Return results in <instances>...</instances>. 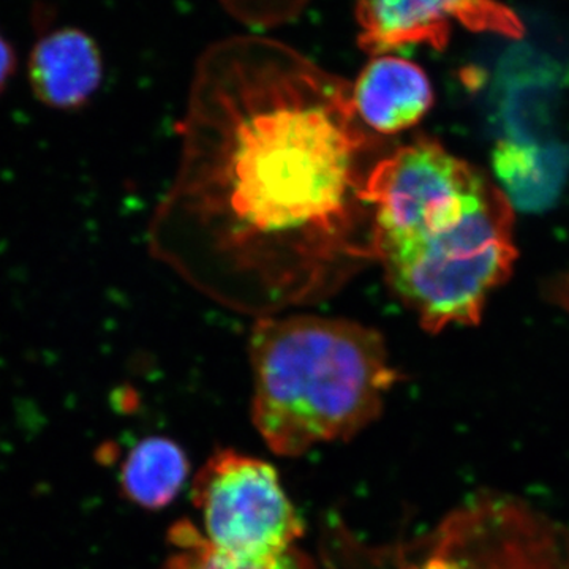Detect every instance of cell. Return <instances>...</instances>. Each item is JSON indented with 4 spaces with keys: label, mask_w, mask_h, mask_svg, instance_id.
Listing matches in <instances>:
<instances>
[{
    "label": "cell",
    "mask_w": 569,
    "mask_h": 569,
    "mask_svg": "<svg viewBox=\"0 0 569 569\" xmlns=\"http://www.w3.org/2000/svg\"><path fill=\"white\" fill-rule=\"evenodd\" d=\"M560 298H561V302H563V305H567L568 309H569V280H567V282L561 284Z\"/></svg>",
    "instance_id": "obj_16"
},
{
    "label": "cell",
    "mask_w": 569,
    "mask_h": 569,
    "mask_svg": "<svg viewBox=\"0 0 569 569\" xmlns=\"http://www.w3.org/2000/svg\"><path fill=\"white\" fill-rule=\"evenodd\" d=\"M489 183L429 138L385 153L367 182L373 247L415 241L459 219Z\"/></svg>",
    "instance_id": "obj_6"
},
{
    "label": "cell",
    "mask_w": 569,
    "mask_h": 569,
    "mask_svg": "<svg viewBox=\"0 0 569 569\" xmlns=\"http://www.w3.org/2000/svg\"><path fill=\"white\" fill-rule=\"evenodd\" d=\"M249 355L253 426L283 458L358 436L400 380L380 332L346 318H258Z\"/></svg>",
    "instance_id": "obj_2"
},
{
    "label": "cell",
    "mask_w": 569,
    "mask_h": 569,
    "mask_svg": "<svg viewBox=\"0 0 569 569\" xmlns=\"http://www.w3.org/2000/svg\"><path fill=\"white\" fill-rule=\"evenodd\" d=\"M189 460L179 445L163 437L140 441L121 470L123 493L138 507H168L189 477Z\"/></svg>",
    "instance_id": "obj_12"
},
{
    "label": "cell",
    "mask_w": 569,
    "mask_h": 569,
    "mask_svg": "<svg viewBox=\"0 0 569 569\" xmlns=\"http://www.w3.org/2000/svg\"><path fill=\"white\" fill-rule=\"evenodd\" d=\"M355 110L370 132L389 137L417 126L433 102L432 84L417 63L373 56L353 82Z\"/></svg>",
    "instance_id": "obj_8"
},
{
    "label": "cell",
    "mask_w": 569,
    "mask_h": 569,
    "mask_svg": "<svg viewBox=\"0 0 569 569\" xmlns=\"http://www.w3.org/2000/svg\"><path fill=\"white\" fill-rule=\"evenodd\" d=\"M498 77L507 140L542 142L538 134L549 121L563 78L559 66L548 56L519 47L508 56Z\"/></svg>",
    "instance_id": "obj_10"
},
{
    "label": "cell",
    "mask_w": 569,
    "mask_h": 569,
    "mask_svg": "<svg viewBox=\"0 0 569 569\" xmlns=\"http://www.w3.org/2000/svg\"><path fill=\"white\" fill-rule=\"evenodd\" d=\"M178 133L148 241L209 301L282 316L377 263L367 182L388 152L346 78L280 41L222 40L194 67Z\"/></svg>",
    "instance_id": "obj_1"
},
{
    "label": "cell",
    "mask_w": 569,
    "mask_h": 569,
    "mask_svg": "<svg viewBox=\"0 0 569 569\" xmlns=\"http://www.w3.org/2000/svg\"><path fill=\"white\" fill-rule=\"evenodd\" d=\"M307 0H222L227 10L246 24L268 28L301 13Z\"/></svg>",
    "instance_id": "obj_14"
},
{
    "label": "cell",
    "mask_w": 569,
    "mask_h": 569,
    "mask_svg": "<svg viewBox=\"0 0 569 569\" xmlns=\"http://www.w3.org/2000/svg\"><path fill=\"white\" fill-rule=\"evenodd\" d=\"M170 556L162 569H316L298 548L269 560H238L223 556L206 541L200 529L182 520L170 531Z\"/></svg>",
    "instance_id": "obj_13"
},
{
    "label": "cell",
    "mask_w": 569,
    "mask_h": 569,
    "mask_svg": "<svg viewBox=\"0 0 569 569\" xmlns=\"http://www.w3.org/2000/svg\"><path fill=\"white\" fill-rule=\"evenodd\" d=\"M569 170V151L557 142L501 141L493 171L508 200L522 211H542L557 200Z\"/></svg>",
    "instance_id": "obj_11"
},
{
    "label": "cell",
    "mask_w": 569,
    "mask_h": 569,
    "mask_svg": "<svg viewBox=\"0 0 569 569\" xmlns=\"http://www.w3.org/2000/svg\"><path fill=\"white\" fill-rule=\"evenodd\" d=\"M355 17L359 47L372 58L410 44L441 50L455 22L509 37L522 32L518 17L497 0H359Z\"/></svg>",
    "instance_id": "obj_7"
},
{
    "label": "cell",
    "mask_w": 569,
    "mask_h": 569,
    "mask_svg": "<svg viewBox=\"0 0 569 569\" xmlns=\"http://www.w3.org/2000/svg\"><path fill=\"white\" fill-rule=\"evenodd\" d=\"M102 80L99 47L80 29H58L33 47L29 59L32 91L54 110H78L92 99Z\"/></svg>",
    "instance_id": "obj_9"
},
{
    "label": "cell",
    "mask_w": 569,
    "mask_h": 569,
    "mask_svg": "<svg viewBox=\"0 0 569 569\" xmlns=\"http://www.w3.org/2000/svg\"><path fill=\"white\" fill-rule=\"evenodd\" d=\"M192 500L206 541L238 560H269L305 535L279 473L266 460L219 449L193 478Z\"/></svg>",
    "instance_id": "obj_5"
},
{
    "label": "cell",
    "mask_w": 569,
    "mask_h": 569,
    "mask_svg": "<svg viewBox=\"0 0 569 569\" xmlns=\"http://www.w3.org/2000/svg\"><path fill=\"white\" fill-rule=\"evenodd\" d=\"M516 250L508 200L488 187L456 222L377 253L392 291L427 331L473 323Z\"/></svg>",
    "instance_id": "obj_3"
},
{
    "label": "cell",
    "mask_w": 569,
    "mask_h": 569,
    "mask_svg": "<svg viewBox=\"0 0 569 569\" xmlns=\"http://www.w3.org/2000/svg\"><path fill=\"white\" fill-rule=\"evenodd\" d=\"M367 569H569V529L523 498L482 490L425 533L367 549Z\"/></svg>",
    "instance_id": "obj_4"
},
{
    "label": "cell",
    "mask_w": 569,
    "mask_h": 569,
    "mask_svg": "<svg viewBox=\"0 0 569 569\" xmlns=\"http://www.w3.org/2000/svg\"><path fill=\"white\" fill-rule=\"evenodd\" d=\"M17 70V54L10 41L0 33V92L7 88Z\"/></svg>",
    "instance_id": "obj_15"
}]
</instances>
